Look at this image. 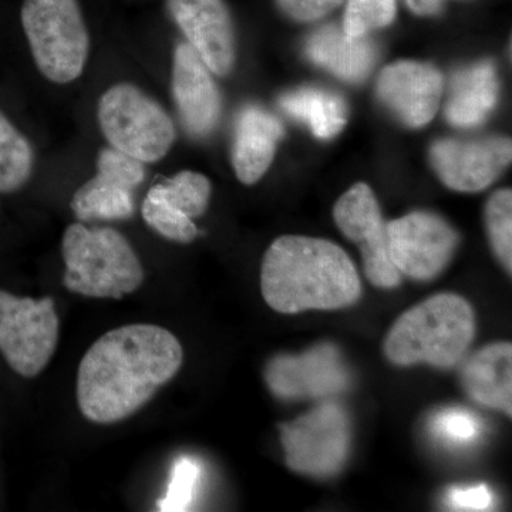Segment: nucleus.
Masks as SVG:
<instances>
[{
    "label": "nucleus",
    "mask_w": 512,
    "mask_h": 512,
    "mask_svg": "<svg viewBox=\"0 0 512 512\" xmlns=\"http://www.w3.org/2000/svg\"><path fill=\"white\" fill-rule=\"evenodd\" d=\"M183 360L180 340L161 326L134 323L110 330L80 362V412L97 424L126 420L174 379Z\"/></svg>",
    "instance_id": "1"
},
{
    "label": "nucleus",
    "mask_w": 512,
    "mask_h": 512,
    "mask_svg": "<svg viewBox=\"0 0 512 512\" xmlns=\"http://www.w3.org/2000/svg\"><path fill=\"white\" fill-rule=\"evenodd\" d=\"M261 291L274 311L295 315L348 308L359 301L362 284L355 264L339 245L284 235L266 251Z\"/></svg>",
    "instance_id": "2"
},
{
    "label": "nucleus",
    "mask_w": 512,
    "mask_h": 512,
    "mask_svg": "<svg viewBox=\"0 0 512 512\" xmlns=\"http://www.w3.org/2000/svg\"><path fill=\"white\" fill-rule=\"evenodd\" d=\"M476 333L470 303L456 293H439L404 312L384 340V355L397 366L429 363L456 366Z\"/></svg>",
    "instance_id": "3"
},
{
    "label": "nucleus",
    "mask_w": 512,
    "mask_h": 512,
    "mask_svg": "<svg viewBox=\"0 0 512 512\" xmlns=\"http://www.w3.org/2000/svg\"><path fill=\"white\" fill-rule=\"evenodd\" d=\"M63 284L70 292L97 299H121L144 281L140 259L124 235L113 228L72 224L64 231Z\"/></svg>",
    "instance_id": "4"
},
{
    "label": "nucleus",
    "mask_w": 512,
    "mask_h": 512,
    "mask_svg": "<svg viewBox=\"0 0 512 512\" xmlns=\"http://www.w3.org/2000/svg\"><path fill=\"white\" fill-rule=\"evenodd\" d=\"M22 25L36 66L46 79L66 84L82 76L90 39L76 0H25Z\"/></svg>",
    "instance_id": "5"
},
{
    "label": "nucleus",
    "mask_w": 512,
    "mask_h": 512,
    "mask_svg": "<svg viewBox=\"0 0 512 512\" xmlns=\"http://www.w3.org/2000/svg\"><path fill=\"white\" fill-rule=\"evenodd\" d=\"M97 117L110 147L141 163L167 156L177 136L167 111L130 83L114 84L101 96Z\"/></svg>",
    "instance_id": "6"
},
{
    "label": "nucleus",
    "mask_w": 512,
    "mask_h": 512,
    "mask_svg": "<svg viewBox=\"0 0 512 512\" xmlns=\"http://www.w3.org/2000/svg\"><path fill=\"white\" fill-rule=\"evenodd\" d=\"M59 326L52 298H19L0 289V353L18 375L30 379L46 369Z\"/></svg>",
    "instance_id": "7"
},
{
    "label": "nucleus",
    "mask_w": 512,
    "mask_h": 512,
    "mask_svg": "<svg viewBox=\"0 0 512 512\" xmlns=\"http://www.w3.org/2000/svg\"><path fill=\"white\" fill-rule=\"evenodd\" d=\"M286 464L305 476H336L349 456L348 414L335 403H325L281 426Z\"/></svg>",
    "instance_id": "8"
},
{
    "label": "nucleus",
    "mask_w": 512,
    "mask_h": 512,
    "mask_svg": "<svg viewBox=\"0 0 512 512\" xmlns=\"http://www.w3.org/2000/svg\"><path fill=\"white\" fill-rule=\"evenodd\" d=\"M389 251L400 275L431 281L444 271L460 237L456 229L433 212L417 211L387 222Z\"/></svg>",
    "instance_id": "9"
},
{
    "label": "nucleus",
    "mask_w": 512,
    "mask_h": 512,
    "mask_svg": "<svg viewBox=\"0 0 512 512\" xmlns=\"http://www.w3.org/2000/svg\"><path fill=\"white\" fill-rule=\"evenodd\" d=\"M336 225L346 238L360 248L367 279L377 288L393 289L403 276L390 258L387 224L375 192L369 185H353L339 198L333 210Z\"/></svg>",
    "instance_id": "10"
},
{
    "label": "nucleus",
    "mask_w": 512,
    "mask_h": 512,
    "mask_svg": "<svg viewBox=\"0 0 512 512\" xmlns=\"http://www.w3.org/2000/svg\"><path fill=\"white\" fill-rule=\"evenodd\" d=\"M265 380L279 399H326L348 389V367L339 349L322 343L302 355L276 356L268 363Z\"/></svg>",
    "instance_id": "11"
},
{
    "label": "nucleus",
    "mask_w": 512,
    "mask_h": 512,
    "mask_svg": "<svg viewBox=\"0 0 512 512\" xmlns=\"http://www.w3.org/2000/svg\"><path fill=\"white\" fill-rule=\"evenodd\" d=\"M167 6L188 45L211 73H231L237 60V39L224 0H167Z\"/></svg>",
    "instance_id": "12"
},
{
    "label": "nucleus",
    "mask_w": 512,
    "mask_h": 512,
    "mask_svg": "<svg viewBox=\"0 0 512 512\" xmlns=\"http://www.w3.org/2000/svg\"><path fill=\"white\" fill-rule=\"evenodd\" d=\"M511 140H441L430 150L431 164L451 190L477 192L490 187L511 163Z\"/></svg>",
    "instance_id": "13"
},
{
    "label": "nucleus",
    "mask_w": 512,
    "mask_h": 512,
    "mask_svg": "<svg viewBox=\"0 0 512 512\" xmlns=\"http://www.w3.org/2000/svg\"><path fill=\"white\" fill-rule=\"evenodd\" d=\"M443 76L433 64L397 62L384 67L377 97L406 126H426L439 110Z\"/></svg>",
    "instance_id": "14"
},
{
    "label": "nucleus",
    "mask_w": 512,
    "mask_h": 512,
    "mask_svg": "<svg viewBox=\"0 0 512 512\" xmlns=\"http://www.w3.org/2000/svg\"><path fill=\"white\" fill-rule=\"evenodd\" d=\"M173 97L184 130L195 138L210 136L221 119V94L211 70L187 42L175 47Z\"/></svg>",
    "instance_id": "15"
},
{
    "label": "nucleus",
    "mask_w": 512,
    "mask_h": 512,
    "mask_svg": "<svg viewBox=\"0 0 512 512\" xmlns=\"http://www.w3.org/2000/svg\"><path fill=\"white\" fill-rule=\"evenodd\" d=\"M284 137V126L274 114L248 106L239 113L235 126L232 165L241 183H258L274 161L276 147Z\"/></svg>",
    "instance_id": "16"
},
{
    "label": "nucleus",
    "mask_w": 512,
    "mask_h": 512,
    "mask_svg": "<svg viewBox=\"0 0 512 512\" xmlns=\"http://www.w3.org/2000/svg\"><path fill=\"white\" fill-rule=\"evenodd\" d=\"M306 55L346 82H362L375 67L377 49L369 36H349L329 25L316 30L306 42Z\"/></svg>",
    "instance_id": "17"
},
{
    "label": "nucleus",
    "mask_w": 512,
    "mask_h": 512,
    "mask_svg": "<svg viewBox=\"0 0 512 512\" xmlns=\"http://www.w3.org/2000/svg\"><path fill=\"white\" fill-rule=\"evenodd\" d=\"M463 386L474 402L511 416L512 346L501 342L485 346L464 366Z\"/></svg>",
    "instance_id": "18"
},
{
    "label": "nucleus",
    "mask_w": 512,
    "mask_h": 512,
    "mask_svg": "<svg viewBox=\"0 0 512 512\" xmlns=\"http://www.w3.org/2000/svg\"><path fill=\"white\" fill-rule=\"evenodd\" d=\"M498 99L497 70L481 62L454 74L446 104V117L453 126L476 127L494 110Z\"/></svg>",
    "instance_id": "19"
},
{
    "label": "nucleus",
    "mask_w": 512,
    "mask_h": 512,
    "mask_svg": "<svg viewBox=\"0 0 512 512\" xmlns=\"http://www.w3.org/2000/svg\"><path fill=\"white\" fill-rule=\"evenodd\" d=\"M282 110L308 124L322 140L338 136L348 121V107L338 94L316 87H301L285 93L279 100Z\"/></svg>",
    "instance_id": "20"
},
{
    "label": "nucleus",
    "mask_w": 512,
    "mask_h": 512,
    "mask_svg": "<svg viewBox=\"0 0 512 512\" xmlns=\"http://www.w3.org/2000/svg\"><path fill=\"white\" fill-rule=\"evenodd\" d=\"M72 210L80 221H121L133 217V190L97 174L74 192Z\"/></svg>",
    "instance_id": "21"
},
{
    "label": "nucleus",
    "mask_w": 512,
    "mask_h": 512,
    "mask_svg": "<svg viewBox=\"0 0 512 512\" xmlns=\"http://www.w3.org/2000/svg\"><path fill=\"white\" fill-rule=\"evenodd\" d=\"M35 153L28 138L0 113V192H15L28 183Z\"/></svg>",
    "instance_id": "22"
},
{
    "label": "nucleus",
    "mask_w": 512,
    "mask_h": 512,
    "mask_svg": "<svg viewBox=\"0 0 512 512\" xmlns=\"http://www.w3.org/2000/svg\"><path fill=\"white\" fill-rule=\"evenodd\" d=\"M141 214H143L148 227L153 228L161 237L170 239V241L188 244L197 238L198 229L192 222V218L168 201L160 184L154 185L148 191L147 197L143 201V207H141Z\"/></svg>",
    "instance_id": "23"
},
{
    "label": "nucleus",
    "mask_w": 512,
    "mask_h": 512,
    "mask_svg": "<svg viewBox=\"0 0 512 512\" xmlns=\"http://www.w3.org/2000/svg\"><path fill=\"white\" fill-rule=\"evenodd\" d=\"M160 187L168 201L190 218L201 217L210 204V180L195 171H181Z\"/></svg>",
    "instance_id": "24"
},
{
    "label": "nucleus",
    "mask_w": 512,
    "mask_h": 512,
    "mask_svg": "<svg viewBox=\"0 0 512 512\" xmlns=\"http://www.w3.org/2000/svg\"><path fill=\"white\" fill-rule=\"evenodd\" d=\"M488 237L498 261L505 271H512V192L500 190L495 192L485 208Z\"/></svg>",
    "instance_id": "25"
},
{
    "label": "nucleus",
    "mask_w": 512,
    "mask_h": 512,
    "mask_svg": "<svg viewBox=\"0 0 512 512\" xmlns=\"http://www.w3.org/2000/svg\"><path fill=\"white\" fill-rule=\"evenodd\" d=\"M201 466L191 457H180L171 468L167 491L157 501L158 510L180 512L190 510L201 483Z\"/></svg>",
    "instance_id": "26"
},
{
    "label": "nucleus",
    "mask_w": 512,
    "mask_h": 512,
    "mask_svg": "<svg viewBox=\"0 0 512 512\" xmlns=\"http://www.w3.org/2000/svg\"><path fill=\"white\" fill-rule=\"evenodd\" d=\"M396 12L397 0H348L342 28L349 36H367L392 25Z\"/></svg>",
    "instance_id": "27"
},
{
    "label": "nucleus",
    "mask_w": 512,
    "mask_h": 512,
    "mask_svg": "<svg viewBox=\"0 0 512 512\" xmlns=\"http://www.w3.org/2000/svg\"><path fill=\"white\" fill-rule=\"evenodd\" d=\"M431 430L444 443L466 446L478 439L483 427L476 414L461 409H448L434 417Z\"/></svg>",
    "instance_id": "28"
},
{
    "label": "nucleus",
    "mask_w": 512,
    "mask_h": 512,
    "mask_svg": "<svg viewBox=\"0 0 512 512\" xmlns=\"http://www.w3.org/2000/svg\"><path fill=\"white\" fill-rule=\"evenodd\" d=\"M97 174L134 191L146 180V167L137 158L106 147L97 157Z\"/></svg>",
    "instance_id": "29"
},
{
    "label": "nucleus",
    "mask_w": 512,
    "mask_h": 512,
    "mask_svg": "<svg viewBox=\"0 0 512 512\" xmlns=\"http://www.w3.org/2000/svg\"><path fill=\"white\" fill-rule=\"evenodd\" d=\"M345 0H276L285 15L298 22H315L338 8Z\"/></svg>",
    "instance_id": "30"
},
{
    "label": "nucleus",
    "mask_w": 512,
    "mask_h": 512,
    "mask_svg": "<svg viewBox=\"0 0 512 512\" xmlns=\"http://www.w3.org/2000/svg\"><path fill=\"white\" fill-rule=\"evenodd\" d=\"M448 504L457 511H487L493 507L494 495L484 484L474 487H454L448 491Z\"/></svg>",
    "instance_id": "31"
},
{
    "label": "nucleus",
    "mask_w": 512,
    "mask_h": 512,
    "mask_svg": "<svg viewBox=\"0 0 512 512\" xmlns=\"http://www.w3.org/2000/svg\"><path fill=\"white\" fill-rule=\"evenodd\" d=\"M406 2L416 15L433 16L441 12L446 0H406Z\"/></svg>",
    "instance_id": "32"
}]
</instances>
